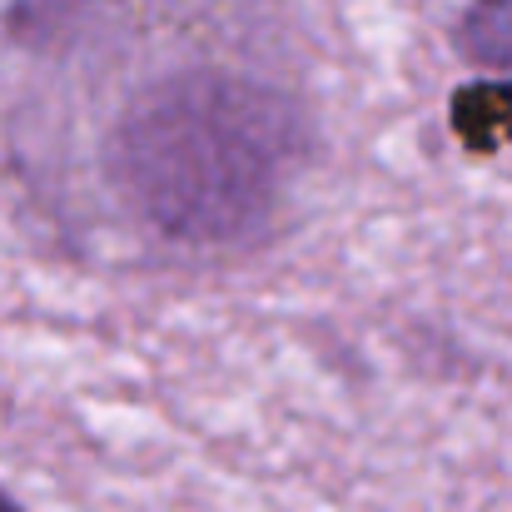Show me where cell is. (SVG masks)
<instances>
[{
  "instance_id": "obj_3",
  "label": "cell",
  "mask_w": 512,
  "mask_h": 512,
  "mask_svg": "<svg viewBox=\"0 0 512 512\" xmlns=\"http://www.w3.org/2000/svg\"><path fill=\"white\" fill-rule=\"evenodd\" d=\"M453 45L473 70L512 80V0H468L453 25Z\"/></svg>"
},
{
  "instance_id": "obj_1",
  "label": "cell",
  "mask_w": 512,
  "mask_h": 512,
  "mask_svg": "<svg viewBox=\"0 0 512 512\" xmlns=\"http://www.w3.org/2000/svg\"><path fill=\"white\" fill-rule=\"evenodd\" d=\"M304 155L299 100L234 70L160 80L105 145L125 204L174 244H239L264 229Z\"/></svg>"
},
{
  "instance_id": "obj_2",
  "label": "cell",
  "mask_w": 512,
  "mask_h": 512,
  "mask_svg": "<svg viewBox=\"0 0 512 512\" xmlns=\"http://www.w3.org/2000/svg\"><path fill=\"white\" fill-rule=\"evenodd\" d=\"M448 125H453V140L468 155H478V160L508 150L512 145V80H503V75H478V80L458 85L453 100H448Z\"/></svg>"
},
{
  "instance_id": "obj_4",
  "label": "cell",
  "mask_w": 512,
  "mask_h": 512,
  "mask_svg": "<svg viewBox=\"0 0 512 512\" xmlns=\"http://www.w3.org/2000/svg\"><path fill=\"white\" fill-rule=\"evenodd\" d=\"M0 512H25V503H20V498H10V493L0 488Z\"/></svg>"
}]
</instances>
